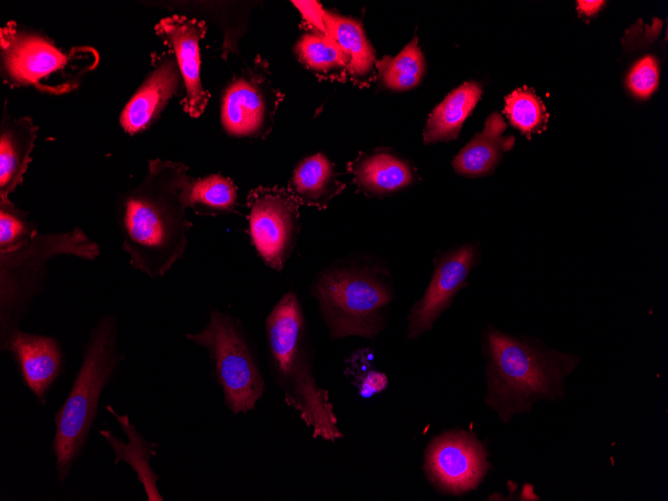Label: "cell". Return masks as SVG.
Masks as SVG:
<instances>
[{
  "mask_svg": "<svg viewBox=\"0 0 668 501\" xmlns=\"http://www.w3.org/2000/svg\"><path fill=\"white\" fill-rule=\"evenodd\" d=\"M265 328L269 367L286 404L299 412L313 437L328 441L343 437L328 392L313 377L305 319L295 293L281 297L267 316Z\"/></svg>",
  "mask_w": 668,
  "mask_h": 501,
  "instance_id": "obj_2",
  "label": "cell"
},
{
  "mask_svg": "<svg viewBox=\"0 0 668 501\" xmlns=\"http://www.w3.org/2000/svg\"><path fill=\"white\" fill-rule=\"evenodd\" d=\"M193 181L184 163L152 159L141 183L119 197L122 248L134 270L162 277L183 256L192 227L186 209Z\"/></svg>",
  "mask_w": 668,
  "mask_h": 501,
  "instance_id": "obj_1",
  "label": "cell"
},
{
  "mask_svg": "<svg viewBox=\"0 0 668 501\" xmlns=\"http://www.w3.org/2000/svg\"><path fill=\"white\" fill-rule=\"evenodd\" d=\"M99 60L93 47L63 49L42 32L14 21L0 28V73L10 87L67 94L81 85Z\"/></svg>",
  "mask_w": 668,
  "mask_h": 501,
  "instance_id": "obj_6",
  "label": "cell"
},
{
  "mask_svg": "<svg viewBox=\"0 0 668 501\" xmlns=\"http://www.w3.org/2000/svg\"><path fill=\"white\" fill-rule=\"evenodd\" d=\"M658 80L659 69L655 58L645 56L630 70L627 85L636 97L647 98L655 91Z\"/></svg>",
  "mask_w": 668,
  "mask_h": 501,
  "instance_id": "obj_29",
  "label": "cell"
},
{
  "mask_svg": "<svg viewBox=\"0 0 668 501\" xmlns=\"http://www.w3.org/2000/svg\"><path fill=\"white\" fill-rule=\"evenodd\" d=\"M478 255V245L471 243L442 253L435 259L429 286L408 317L409 338L415 339L432 327L465 285L469 272L477 263Z\"/></svg>",
  "mask_w": 668,
  "mask_h": 501,
  "instance_id": "obj_13",
  "label": "cell"
},
{
  "mask_svg": "<svg viewBox=\"0 0 668 501\" xmlns=\"http://www.w3.org/2000/svg\"><path fill=\"white\" fill-rule=\"evenodd\" d=\"M37 132L38 127L30 117L3 115L0 125V200L9 199L23 182Z\"/></svg>",
  "mask_w": 668,
  "mask_h": 501,
  "instance_id": "obj_16",
  "label": "cell"
},
{
  "mask_svg": "<svg viewBox=\"0 0 668 501\" xmlns=\"http://www.w3.org/2000/svg\"><path fill=\"white\" fill-rule=\"evenodd\" d=\"M299 61L315 72L337 74L347 72V59L327 33L313 31L303 34L295 45Z\"/></svg>",
  "mask_w": 668,
  "mask_h": 501,
  "instance_id": "obj_25",
  "label": "cell"
},
{
  "mask_svg": "<svg viewBox=\"0 0 668 501\" xmlns=\"http://www.w3.org/2000/svg\"><path fill=\"white\" fill-rule=\"evenodd\" d=\"M504 112L511 124L528 138L544 131L549 118L541 99L527 87L516 89L506 97Z\"/></svg>",
  "mask_w": 668,
  "mask_h": 501,
  "instance_id": "obj_26",
  "label": "cell"
},
{
  "mask_svg": "<svg viewBox=\"0 0 668 501\" xmlns=\"http://www.w3.org/2000/svg\"><path fill=\"white\" fill-rule=\"evenodd\" d=\"M184 94L183 79L174 54L168 49L151 55V71L124 106L119 123L125 133L147 130L169 101Z\"/></svg>",
  "mask_w": 668,
  "mask_h": 501,
  "instance_id": "obj_14",
  "label": "cell"
},
{
  "mask_svg": "<svg viewBox=\"0 0 668 501\" xmlns=\"http://www.w3.org/2000/svg\"><path fill=\"white\" fill-rule=\"evenodd\" d=\"M347 370L355 379L360 380L357 385L363 396H370L373 392H379L381 390V388L373 382V379L386 381V377L383 374L369 370V362L366 358L365 351H357L351 356Z\"/></svg>",
  "mask_w": 668,
  "mask_h": 501,
  "instance_id": "obj_30",
  "label": "cell"
},
{
  "mask_svg": "<svg viewBox=\"0 0 668 501\" xmlns=\"http://www.w3.org/2000/svg\"><path fill=\"white\" fill-rule=\"evenodd\" d=\"M389 276L372 259L340 260L324 269L312 286L332 339L373 338L383 327L392 298Z\"/></svg>",
  "mask_w": 668,
  "mask_h": 501,
  "instance_id": "obj_5",
  "label": "cell"
},
{
  "mask_svg": "<svg viewBox=\"0 0 668 501\" xmlns=\"http://www.w3.org/2000/svg\"><path fill=\"white\" fill-rule=\"evenodd\" d=\"M323 33L336 42L347 59V73L355 80L372 71L376 57L359 21L323 9Z\"/></svg>",
  "mask_w": 668,
  "mask_h": 501,
  "instance_id": "obj_21",
  "label": "cell"
},
{
  "mask_svg": "<svg viewBox=\"0 0 668 501\" xmlns=\"http://www.w3.org/2000/svg\"><path fill=\"white\" fill-rule=\"evenodd\" d=\"M185 337L207 351L227 408L234 414L254 410L264 393L265 383L239 320L212 309L207 325Z\"/></svg>",
  "mask_w": 668,
  "mask_h": 501,
  "instance_id": "obj_8",
  "label": "cell"
},
{
  "mask_svg": "<svg viewBox=\"0 0 668 501\" xmlns=\"http://www.w3.org/2000/svg\"><path fill=\"white\" fill-rule=\"evenodd\" d=\"M485 350L486 402L503 421L530 410L538 400L562 394L564 379L578 364L575 356L516 339L496 329L486 332Z\"/></svg>",
  "mask_w": 668,
  "mask_h": 501,
  "instance_id": "obj_3",
  "label": "cell"
},
{
  "mask_svg": "<svg viewBox=\"0 0 668 501\" xmlns=\"http://www.w3.org/2000/svg\"><path fill=\"white\" fill-rule=\"evenodd\" d=\"M481 93V86L472 81L451 91L431 112L423 133L424 143L456 139Z\"/></svg>",
  "mask_w": 668,
  "mask_h": 501,
  "instance_id": "obj_22",
  "label": "cell"
},
{
  "mask_svg": "<svg viewBox=\"0 0 668 501\" xmlns=\"http://www.w3.org/2000/svg\"><path fill=\"white\" fill-rule=\"evenodd\" d=\"M506 123L499 113L491 114L483 130L463 147L453 159L454 170L464 176L479 177L491 173L504 152L510 150L514 136H503Z\"/></svg>",
  "mask_w": 668,
  "mask_h": 501,
  "instance_id": "obj_18",
  "label": "cell"
},
{
  "mask_svg": "<svg viewBox=\"0 0 668 501\" xmlns=\"http://www.w3.org/2000/svg\"><path fill=\"white\" fill-rule=\"evenodd\" d=\"M249 235L264 263L281 271L299 233V203L287 188L259 186L249 191Z\"/></svg>",
  "mask_w": 668,
  "mask_h": 501,
  "instance_id": "obj_10",
  "label": "cell"
},
{
  "mask_svg": "<svg viewBox=\"0 0 668 501\" xmlns=\"http://www.w3.org/2000/svg\"><path fill=\"white\" fill-rule=\"evenodd\" d=\"M57 255L94 260L100 255V247L76 227L64 233H38L26 244L0 252V345L19 329L42 290L48 261Z\"/></svg>",
  "mask_w": 668,
  "mask_h": 501,
  "instance_id": "obj_7",
  "label": "cell"
},
{
  "mask_svg": "<svg viewBox=\"0 0 668 501\" xmlns=\"http://www.w3.org/2000/svg\"><path fill=\"white\" fill-rule=\"evenodd\" d=\"M425 467L439 489L459 494L474 489L489 465L483 445L472 434L453 431L431 443Z\"/></svg>",
  "mask_w": 668,
  "mask_h": 501,
  "instance_id": "obj_11",
  "label": "cell"
},
{
  "mask_svg": "<svg viewBox=\"0 0 668 501\" xmlns=\"http://www.w3.org/2000/svg\"><path fill=\"white\" fill-rule=\"evenodd\" d=\"M344 188L333 163L326 155L316 153L296 165L287 189L299 204L324 209Z\"/></svg>",
  "mask_w": 668,
  "mask_h": 501,
  "instance_id": "obj_20",
  "label": "cell"
},
{
  "mask_svg": "<svg viewBox=\"0 0 668 501\" xmlns=\"http://www.w3.org/2000/svg\"><path fill=\"white\" fill-rule=\"evenodd\" d=\"M0 349L11 353L24 386L45 405L50 389L63 372L64 355L59 341L17 329Z\"/></svg>",
  "mask_w": 668,
  "mask_h": 501,
  "instance_id": "obj_15",
  "label": "cell"
},
{
  "mask_svg": "<svg viewBox=\"0 0 668 501\" xmlns=\"http://www.w3.org/2000/svg\"><path fill=\"white\" fill-rule=\"evenodd\" d=\"M196 3L203 9H206V11L198 9L199 13L203 15L207 14L212 18L211 21L222 29L224 35V53L239 54L238 42L245 31L248 15L246 8L239 10V7L243 6L244 3L215 2V10H213L211 2L198 1Z\"/></svg>",
  "mask_w": 668,
  "mask_h": 501,
  "instance_id": "obj_27",
  "label": "cell"
},
{
  "mask_svg": "<svg viewBox=\"0 0 668 501\" xmlns=\"http://www.w3.org/2000/svg\"><path fill=\"white\" fill-rule=\"evenodd\" d=\"M283 94L270 80L265 59L237 74L225 87L220 106L224 131L237 138H261L271 130Z\"/></svg>",
  "mask_w": 668,
  "mask_h": 501,
  "instance_id": "obj_9",
  "label": "cell"
},
{
  "mask_svg": "<svg viewBox=\"0 0 668 501\" xmlns=\"http://www.w3.org/2000/svg\"><path fill=\"white\" fill-rule=\"evenodd\" d=\"M238 191L234 182L221 174H210L194 179L189 208L201 215L227 214L234 210Z\"/></svg>",
  "mask_w": 668,
  "mask_h": 501,
  "instance_id": "obj_23",
  "label": "cell"
},
{
  "mask_svg": "<svg viewBox=\"0 0 668 501\" xmlns=\"http://www.w3.org/2000/svg\"><path fill=\"white\" fill-rule=\"evenodd\" d=\"M117 339L116 318L113 315L101 317L90 331L70 391L54 415L51 451L61 484L84 451L102 393L124 359L117 348Z\"/></svg>",
  "mask_w": 668,
  "mask_h": 501,
  "instance_id": "obj_4",
  "label": "cell"
},
{
  "mask_svg": "<svg viewBox=\"0 0 668 501\" xmlns=\"http://www.w3.org/2000/svg\"><path fill=\"white\" fill-rule=\"evenodd\" d=\"M349 172L358 188L371 196L390 194L414 181L412 168L387 152L360 155L349 164Z\"/></svg>",
  "mask_w": 668,
  "mask_h": 501,
  "instance_id": "obj_19",
  "label": "cell"
},
{
  "mask_svg": "<svg viewBox=\"0 0 668 501\" xmlns=\"http://www.w3.org/2000/svg\"><path fill=\"white\" fill-rule=\"evenodd\" d=\"M156 35L174 54L184 84L181 106L190 117L198 118L205 111L210 93L201 79L200 42L205 37L204 20L184 14L162 18L155 25Z\"/></svg>",
  "mask_w": 668,
  "mask_h": 501,
  "instance_id": "obj_12",
  "label": "cell"
},
{
  "mask_svg": "<svg viewBox=\"0 0 668 501\" xmlns=\"http://www.w3.org/2000/svg\"><path fill=\"white\" fill-rule=\"evenodd\" d=\"M578 5V11L579 13L586 15V16H591L597 13L600 8L604 5V1H586V0H580L577 1Z\"/></svg>",
  "mask_w": 668,
  "mask_h": 501,
  "instance_id": "obj_31",
  "label": "cell"
},
{
  "mask_svg": "<svg viewBox=\"0 0 668 501\" xmlns=\"http://www.w3.org/2000/svg\"><path fill=\"white\" fill-rule=\"evenodd\" d=\"M27 215L9 199L0 200V252L16 249L38 234L37 226Z\"/></svg>",
  "mask_w": 668,
  "mask_h": 501,
  "instance_id": "obj_28",
  "label": "cell"
},
{
  "mask_svg": "<svg viewBox=\"0 0 668 501\" xmlns=\"http://www.w3.org/2000/svg\"><path fill=\"white\" fill-rule=\"evenodd\" d=\"M384 86L403 91L417 86L424 74L425 61L417 38L408 43L395 57H384L375 64Z\"/></svg>",
  "mask_w": 668,
  "mask_h": 501,
  "instance_id": "obj_24",
  "label": "cell"
},
{
  "mask_svg": "<svg viewBox=\"0 0 668 501\" xmlns=\"http://www.w3.org/2000/svg\"><path fill=\"white\" fill-rule=\"evenodd\" d=\"M105 409L114 416L121 430L128 438V442L126 443L110 429H98L99 434L113 450L115 456L114 465H117L119 462H125L135 472L147 496V500L163 501V496L160 494L157 486L159 476L153 471L150 465L151 458L157 454L156 448L158 445L146 440L137 431L135 425L130 422L127 414H118L111 405L105 406Z\"/></svg>",
  "mask_w": 668,
  "mask_h": 501,
  "instance_id": "obj_17",
  "label": "cell"
}]
</instances>
